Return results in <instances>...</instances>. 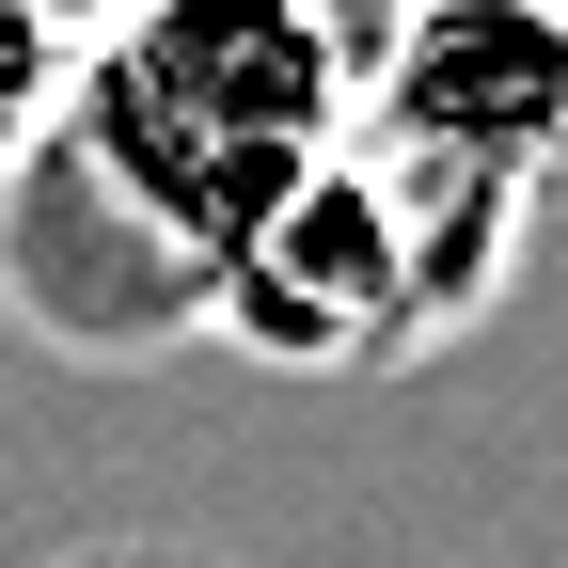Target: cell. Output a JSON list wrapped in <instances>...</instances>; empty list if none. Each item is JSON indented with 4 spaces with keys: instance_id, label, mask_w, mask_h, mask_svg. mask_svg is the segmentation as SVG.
Here are the masks:
<instances>
[{
    "instance_id": "1",
    "label": "cell",
    "mask_w": 568,
    "mask_h": 568,
    "mask_svg": "<svg viewBox=\"0 0 568 568\" xmlns=\"http://www.w3.org/2000/svg\"><path fill=\"white\" fill-rule=\"evenodd\" d=\"M364 48L379 17L347 0H111L95 48L48 80V174L95 190L142 301L205 316L222 253L301 174H332L364 111Z\"/></svg>"
},
{
    "instance_id": "2",
    "label": "cell",
    "mask_w": 568,
    "mask_h": 568,
    "mask_svg": "<svg viewBox=\"0 0 568 568\" xmlns=\"http://www.w3.org/2000/svg\"><path fill=\"white\" fill-rule=\"evenodd\" d=\"M347 142L489 222H537L568 190V0H395Z\"/></svg>"
},
{
    "instance_id": "3",
    "label": "cell",
    "mask_w": 568,
    "mask_h": 568,
    "mask_svg": "<svg viewBox=\"0 0 568 568\" xmlns=\"http://www.w3.org/2000/svg\"><path fill=\"white\" fill-rule=\"evenodd\" d=\"M95 17H111V0H0V142H17V111L95 48Z\"/></svg>"
}]
</instances>
